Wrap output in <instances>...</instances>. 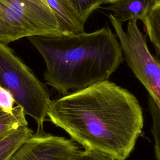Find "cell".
Instances as JSON below:
<instances>
[{"instance_id":"6","label":"cell","mask_w":160,"mask_h":160,"mask_svg":"<svg viewBox=\"0 0 160 160\" xmlns=\"http://www.w3.org/2000/svg\"><path fill=\"white\" fill-rule=\"evenodd\" d=\"M79 151V146L72 139L36 131L9 160H71Z\"/></svg>"},{"instance_id":"15","label":"cell","mask_w":160,"mask_h":160,"mask_svg":"<svg viewBox=\"0 0 160 160\" xmlns=\"http://www.w3.org/2000/svg\"><path fill=\"white\" fill-rule=\"evenodd\" d=\"M71 160H114L112 158L98 151L85 149L79 151Z\"/></svg>"},{"instance_id":"5","label":"cell","mask_w":160,"mask_h":160,"mask_svg":"<svg viewBox=\"0 0 160 160\" xmlns=\"http://www.w3.org/2000/svg\"><path fill=\"white\" fill-rule=\"evenodd\" d=\"M109 18L119 39L124 59L160 108V62L149 52L146 35L139 29L137 20L129 21L125 31L123 22L112 13Z\"/></svg>"},{"instance_id":"8","label":"cell","mask_w":160,"mask_h":160,"mask_svg":"<svg viewBox=\"0 0 160 160\" xmlns=\"http://www.w3.org/2000/svg\"><path fill=\"white\" fill-rule=\"evenodd\" d=\"M158 0H117L108 7L106 10L113 12V16L124 22L126 21L141 20L148 14Z\"/></svg>"},{"instance_id":"14","label":"cell","mask_w":160,"mask_h":160,"mask_svg":"<svg viewBox=\"0 0 160 160\" xmlns=\"http://www.w3.org/2000/svg\"><path fill=\"white\" fill-rule=\"evenodd\" d=\"M14 99L11 92L0 86V109L5 113L12 114L14 111Z\"/></svg>"},{"instance_id":"3","label":"cell","mask_w":160,"mask_h":160,"mask_svg":"<svg viewBox=\"0 0 160 160\" xmlns=\"http://www.w3.org/2000/svg\"><path fill=\"white\" fill-rule=\"evenodd\" d=\"M0 86L8 90L15 102L36 122L38 132L43 123L51 101L45 86L13 50L0 42Z\"/></svg>"},{"instance_id":"11","label":"cell","mask_w":160,"mask_h":160,"mask_svg":"<svg viewBox=\"0 0 160 160\" xmlns=\"http://www.w3.org/2000/svg\"><path fill=\"white\" fill-rule=\"evenodd\" d=\"M79 19L85 24L90 15L106 0H69Z\"/></svg>"},{"instance_id":"17","label":"cell","mask_w":160,"mask_h":160,"mask_svg":"<svg viewBox=\"0 0 160 160\" xmlns=\"http://www.w3.org/2000/svg\"><path fill=\"white\" fill-rule=\"evenodd\" d=\"M117 0H106V3H108V4H112L114 2H116Z\"/></svg>"},{"instance_id":"2","label":"cell","mask_w":160,"mask_h":160,"mask_svg":"<svg viewBox=\"0 0 160 160\" xmlns=\"http://www.w3.org/2000/svg\"><path fill=\"white\" fill-rule=\"evenodd\" d=\"M28 38L45 62L46 83L62 96L109 80L124 60L109 26L91 32Z\"/></svg>"},{"instance_id":"4","label":"cell","mask_w":160,"mask_h":160,"mask_svg":"<svg viewBox=\"0 0 160 160\" xmlns=\"http://www.w3.org/2000/svg\"><path fill=\"white\" fill-rule=\"evenodd\" d=\"M62 35L46 0H0V42Z\"/></svg>"},{"instance_id":"9","label":"cell","mask_w":160,"mask_h":160,"mask_svg":"<svg viewBox=\"0 0 160 160\" xmlns=\"http://www.w3.org/2000/svg\"><path fill=\"white\" fill-rule=\"evenodd\" d=\"M33 132L28 124L20 126L0 141V160H9Z\"/></svg>"},{"instance_id":"7","label":"cell","mask_w":160,"mask_h":160,"mask_svg":"<svg viewBox=\"0 0 160 160\" xmlns=\"http://www.w3.org/2000/svg\"><path fill=\"white\" fill-rule=\"evenodd\" d=\"M62 35L84 32V24L78 18L69 0H46Z\"/></svg>"},{"instance_id":"13","label":"cell","mask_w":160,"mask_h":160,"mask_svg":"<svg viewBox=\"0 0 160 160\" xmlns=\"http://www.w3.org/2000/svg\"><path fill=\"white\" fill-rule=\"evenodd\" d=\"M12 122H19L28 124L23 109L17 106L14 108V111L12 114L5 113L0 109V123Z\"/></svg>"},{"instance_id":"16","label":"cell","mask_w":160,"mask_h":160,"mask_svg":"<svg viewBox=\"0 0 160 160\" xmlns=\"http://www.w3.org/2000/svg\"><path fill=\"white\" fill-rule=\"evenodd\" d=\"M24 124H25L19 122L0 123V141L8 134L18 129L20 126Z\"/></svg>"},{"instance_id":"10","label":"cell","mask_w":160,"mask_h":160,"mask_svg":"<svg viewBox=\"0 0 160 160\" xmlns=\"http://www.w3.org/2000/svg\"><path fill=\"white\" fill-rule=\"evenodd\" d=\"M146 35L153 45L160 62V0H158L148 14L142 21Z\"/></svg>"},{"instance_id":"12","label":"cell","mask_w":160,"mask_h":160,"mask_svg":"<svg viewBox=\"0 0 160 160\" xmlns=\"http://www.w3.org/2000/svg\"><path fill=\"white\" fill-rule=\"evenodd\" d=\"M148 107L152 119V129L154 139V152L156 160H160V108L148 96Z\"/></svg>"},{"instance_id":"1","label":"cell","mask_w":160,"mask_h":160,"mask_svg":"<svg viewBox=\"0 0 160 160\" xmlns=\"http://www.w3.org/2000/svg\"><path fill=\"white\" fill-rule=\"evenodd\" d=\"M47 116L84 149L114 160L129 156L144 124L136 96L109 80L51 101Z\"/></svg>"}]
</instances>
